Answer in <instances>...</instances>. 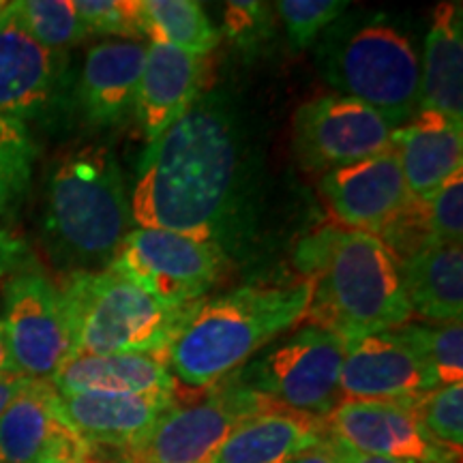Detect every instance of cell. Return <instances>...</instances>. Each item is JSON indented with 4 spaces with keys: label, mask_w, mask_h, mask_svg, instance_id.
<instances>
[{
    "label": "cell",
    "mask_w": 463,
    "mask_h": 463,
    "mask_svg": "<svg viewBox=\"0 0 463 463\" xmlns=\"http://www.w3.org/2000/svg\"><path fill=\"white\" fill-rule=\"evenodd\" d=\"M34 269L33 253L28 245L9 232L0 230V279L14 277L22 270Z\"/></svg>",
    "instance_id": "cell-34"
},
{
    "label": "cell",
    "mask_w": 463,
    "mask_h": 463,
    "mask_svg": "<svg viewBox=\"0 0 463 463\" xmlns=\"http://www.w3.org/2000/svg\"><path fill=\"white\" fill-rule=\"evenodd\" d=\"M326 436L320 416L275 405L242 420L208 463H294Z\"/></svg>",
    "instance_id": "cell-22"
},
{
    "label": "cell",
    "mask_w": 463,
    "mask_h": 463,
    "mask_svg": "<svg viewBox=\"0 0 463 463\" xmlns=\"http://www.w3.org/2000/svg\"><path fill=\"white\" fill-rule=\"evenodd\" d=\"M37 157L26 123L0 114V215L14 217L24 202Z\"/></svg>",
    "instance_id": "cell-26"
},
{
    "label": "cell",
    "mask_w": 463,
    "mask_h": 463,
    "mask_svg": "<svg viewBox=\"0 0 463 463\" xmlns=\"http://www.w3.org/2000/svg\"><path fill=\"white\" fill-rule=\"evenodd\" d=\"M131 225L125 174L109 144H82L52 161L42 234L58 269L67 275L109 269Z\"/></svg>",
    "instance_id": "cell-4"
},
{
    "label": "cell",
    "mask_w": 463,
    "mask_h": 463,
    "mask_svg": "<svg viewBox=\"0 0 463 463\" xmlns=\"http://www.w3.org/2000/svg\"><path fill=\"white\" fill-rule=\"evenodd\" d=\"M11 9L34 42L52 52H67L89 37L73 0H15Z\"/></svg>",
    "instance_id": "cell-28"
},
{
    "label": "cell",
    "mask_w": 463,
    "mask_h": 463,
    "mask_svg": "<svg viewBox=\"0 0 463 463\" xmlns=\"http://www.w3.org/2000/svg\"><path fill=\"white\" fill-rule=\"evenodd\" d=\"M438 389L419 354L395 333L347 341L339 378V403L363 399L408 402Z\"/></svg>",
    "instance_id": "cell-16"
},
{
    "label": "cell",
    "mask_w": 463,
    "mask_h": 463,
    "mask_svg": "<svg viewBox=\"0 0 463 463\" xmlns=\"http://www.w3.org/2000/svg\"><path fill=\"white\" fill-rule=\"evenodd\" d=\"M211 56L148 43L136 97L137 125L150 144L195 106L211 84Z\"/></svg>",
    "instance_id": "cell-17"
},
{
    "label": "cell",
    "mask_w": 463,
    "mask_h": 463,
    "mask_svg": "<svg viewBox=\"0 0 463 463\" xmlns=\"http://www.w3.org/2000/svg\"><path fill=\"white\" fill-rule=\"evenodd\" d=\"M58 395H174L176 380L165 354H73L48 380Z\"/></svg>",
    "instance_id": "cell-20"
},
{
    "label": "cell",
    "mask_w": 463,
    "mask_h": 463,
    "mask_svg": "<svg viewBox=\"0 0 463 463\" xmlns=\"http://www.w3.org/2000/svg\"><path fill=\"white\" fill-rule=\"evenodd\" d=\"M345 347L339 333L307 324L232 375L281 408L324 419L339 405Z\"/></svg>",
    "instance_id": "cell-8"
},
{
    "label": "cell",
    "mask_w": 463,
    "mask_h": 463,
    "mask_svg": "<svg viewBox=\"0 0 463 463\" xmlns=\"http://www.w3.org/2000/svg\"><path fill=\"white\" fill-rule=\"evenodd\" d=\"M31 378H24L20 373H3L0 375V416L5 410L9 408V403L14 402V397L24 389V384Z\"/></svg>",
    "instance_id": "cell-36"
},
{
    "label": "cell",
    "mask_w": 463,
    "mask_h": 463,
    "mask_svg": "<svg viewBox=\"0 0 463 463\" xmlns=\"http://www.w3.org/2000/svg\"><path fill=\"white\" fill-rule=\"evenodd\" d=\"M392 333L419 354L438 389L463 380V322L405 324Z\"/></svg>",
    "instance_id": "cell-27"
},
{
    "label": "cell",
    "mask_w": 463,
    "mask_h": 463,
    "mask_svg": "<svg viewBox=\"0 0 463 463\" xmlns=\"http://www.w3.org/2000/svg\"><path fill=\"white\" fill-rule=\"evenodd\" d=\"M148 43L101 42L86 52L75 103L92 127H116L125 123L136 109L137 86L146 61Z\"/></svg>",
    "instance_id": "cell-18"
},
{
    "label": "cell",
    "mask_w": 463,
    "mask_h": 463,
    "mask_svg": "<svg viewBox=\"0 0 463 463\" xmlns=\"http://www.w3.org/2000/svg\"><path fill=\"white\" fill-rule=\"evenodd\" d=\"M178 392V391H176ZM174 395H58L65 420L92 449L129 450L146 436Z\"/></svg>",
    "instance_id": "cell-21"
},
{
    "label": "cell",
    "mask_w": 463,
    "mask_h": 463,
    "mask_svg": "<svg viewBox=\"0 0 463 463\" xmlns=\"http://www.w3.org/2000/svg\"><path fill=\"white\" fill-rule=\"evenodd\" d=\"M314 286H245L202 298L184 314L167 347V369L178 386L206 391L305 322Z\"/></svg>",
    "instance_id": "cell-3"
},
{
    "label": "cell",
    "mask_w": 463,
    "mask_h": 463,
    "mask_svg": "<svg viewBox=\"0 0 463 463\" xmlns=\"http://www.w3.org/2000/svg\"><path fill=\"white\" fill-rule=\"evenodd\" d=\"M73 463H108V461H103L101 457H97L95 453H92L90 457H86V459H80V461H73Z\"/></svg>",
    "instance_id": "cell-39"
},
{
    "label": "cell",
    "mask_w": 463,
    "mask_h": 463,
    "mask_svg": "<svg viewBox=\"0 0 463 463\" xmlns=\"http://www.w3.org/2000/svg\"><path fill=\"white\" fill-rule=\"evenodd\" d=\"M326 28L316 62L341 97L373 108L402 127L420 106V58L412 42L384 17H345Z\"/></svg>",
    "instance_id": "cell-5"
},
{
    "label": "cell",
    "mask_w": 463,
    "mask_h": 463,
    "mask_svg": "<svg viewBox=\"0 0 463 463\" xmlns=\"http://www.w3.org/2000/svg\"><path fill=\"white\" fill-rule=\"evenodd\" d=\"M136 24L144 43H161L195 56H211L222 33L194 0H133Z\"/></svg>",
    "instance_id": "cell-25"
},
{
    "label": "cell",
    "mask_w": 463,
    "mask_h": 463,
    "mask_svg": "<svg viewBox=\"0 0 463 463\" xmlns=\"http://www.w3.org/2000/svg\"><path fill=\"white\" fill-rule=\"evenodd\" d=\"M3 373H17L14 367V361H11V352L7 345V335H5V326L0 322V375Z\"/></svg>",
    "instance_id": "cell-38"
},
{
    "label": "cell",
    "mask_w": 463,
    "mask_h": 463,
    "mask_svg": "<svg viewBox=\"0 0 463 463\" xmlns=\"http://www.w3.org/2000/svg\"><path fill=\"white\" fill-rule=\"evenodd\" d=\"M395 131L373 108L341 95L305 101L292 118V146L309 172H331L391 148Z\"/></svg>",
    "instance_id": "cell-10"
},
{
    "label": "cell",
    "mask_w": 463,
    "mask_h": 463,
    "mask_svg": "<svg viewBox=\"0 0 463 463\" xmlns=\"http://www.w3.org/2000/svg\"><path fill=\"white\" fill-rule=\"evenodd\" d=\"M223 34L239 48H256L273 34V11L256 0H232L225 5Z\"/></svg>",
    "instance_id": "cell-33"
},
{
    "label": "cell",
    "mask_w": 463,
    "mask_h": 463,
    "mask_svg": "<svg viewBox=\"0 0 463 463\" xmlns=\"http://www.w3.org/2000/svg\"><path fill=\"white\" fill-rule=\"evenodd\" d=\"M391 148L402 165L410 195L425 202L463 172V123L431 109H419L414 118L392 131Z\"/></svg>",
    "instance_id": "cell-19"
},
{
    "label": "cell",
    "mask_w": 463,
    "mask_h": 463,
    "mask_svg": "<svg viewBox=\"0 0 463 463\" xmlns=\"http://www.w3.org/2000/svg\"><path fill=\"white\" fill-rule=\"evenodd\" d=\"M317 191L337 225L375 236L412 202L392 148L322 174Z\"/></svg>",
    "instance_id": "cell-14"
},
{
    "label": "cell",
    "mask_w": 463,
    "mask_h": 463,
    "mask_svg": "<svg viewBox=\"0 0 463 463\" xmlns=\"http://www.w3.org/2000/svg\"><path fill=\"white\" fill-rule=\"evenodd\" d=\"M324 422L328 436L358 453L412 463H461V453L442 447L425 431L412 399L341 402Z\"/></svg>",
    "instance_id": "cell-12"
},
{
    "label": "cell",
    "mask_w": 463,
    "mask_h": 463,
    "mask_svg": "<svg viewBox=\"0 0 463 463\" xmlns=\"http://www.w3.org/2000/svg\"><path fill=\"white\" fill-rule=\"evenodd\" d=\"M331 439V447H333V453L337 457L339 463H412V461H399V459H389V457H375V455H364V453H358V450L345 447V444H341L339 439H335L328 436Z\"/></svg>",
    "instance_id": "cell-35"
},
{
    "label": "cell",
    "mask_w": 463,
    "mask_h": 463,
    "mask_svg": "<svg viewBox=\"0 0 463 463\" xmlns=\"http://www.w3.org/2000/svg\"><path fill=\"white\" fill-rule=\"evenodd\" d=\"M92 453L65 420L48 380H28L0 416V463H73Z\"/></svg>",
    "instance_id": "cell-15"
},
{
    "label": "cell",
    "mask_w": 463,
    "mask_h": 463,
    "mask_svg": "<svg viewBox=\"0 0 463 463\" xmlns=\"http://www.w3.org/2000/svg\"><path fill=\"white\" fill-rule=\"evenodd\" d=\"M7 5H9V3H5V0H0V14H3V11L7 9Z\"/></svg>",
    "instance_id": "cell-40"
},
{
    "label": "cell",
    "mask_w": 463,
    "mask_h": 463,
    "mask_svg": "<svg viewBox=\"0 0 463 463\" xmlns=\"http://www.w3.org/2000/svg\"><path fill=\"white\" fill-rule=\"evenodd\" d=\"M399 277L412 316L431 324L461 322L463 249L436 245L399 260Z\"/></svg>",
    "instance_id": "cell-24"
},
{
    "label": "cell",
    "mask_w": 463,
    "mask_h": 463,
    "mask_svg": "<svg viewBox=\"0 0 463 463\" xmlns=\"http://www.w3.org/2000/svg\"><path fill=\"white\" fill-rule=\"evenodd\" d=\"M294 264L314 286L307 324L350 341L412 320L399 260L380 236L328 223L300 241Z\"/></svg>",
    "instance_id": "cell-2"
},
{
    "label": "cell",
    "mask_w": 463,
    "mask_h": 463,
    "mask_svg": "<svg viewBox=\"0 0 463 463\" xmlns=\"http://www.w3.org/2000/svg\"><path fill=\"white\" fill-rule=\"evenodd\" d=\"M61 289L73 354H167L187 307H170L109 266L67 275Z\"/></svg>",
    "instance_id": "cell-6"
},
{
    "label": "cell",
    "mask_w": 463,
    "mask_h": 463,
    "mask_svg": "<svg viewBox=\"0 0 463 463\" xmlns=\"http://www.w3.org/2000/svg\"><path fill=\"white\" fill-rule=\"evenodd\" d=\"M422 202V200H420ZM422 215L431 247L461 245L463 239V172L422 202Z\"/></svg>",
    "instance_id": "cell-31"
},
{
    "label": "cell",
    "mask_w": 463,
    "mask_h": 463,
    "mask_svg": "<svg viewBox=\"0 0 463 463\" xmlns=\"http://www.w3.org/2000/svg\"><path fill=\"white\" fill-rule=\"evenodd\" d=\"M245 133L223 92H204L144 150L129 194L137 228L213 242L228 253L245 204Z\"/></svg>",
    "instance_id": "cell-1"
},
{
    "label": "cell",
    "mask_w": 463,
    "mask_h": 463,
    "mask_svg": "<svg viewBox=\"0 0 463 463\" xmlns=\"http://www.w3.org/2000/svg\"><path fill=\"white\" fill-rule=\"evenodd\" d=\"M294 463H339V461L333 453L331 439L326 436L320 444H316V447H311L309 450H305L303 455L297 457Z\"/></svg>",
    "instance_id": "cell-37"
},
{
    "label": "cell",
    "mask_w": 463,
    "mask_h": 463,
    "mask_svg": "<svg viewBox=\"0 0 463 463\" xmlns=\"http://www.w3.org/2000/svg\"><path fill=\"white\" fill-rule=\"evenodd\" d=\"M425 431L455 453L463 447V382L439 386L425 395L412 399Z\"/></svg>",
    "instance_id": "cell-29"
},
{
    "label": "cell",
    "mask_w": 463,
    "mask_h": 463,
    "mask_svg": "<svg viewBox=\"0 0 463 463\" xmlns=\"http://www.w3.org/2000/svg\"><path fill=\"white\" fill-rule=\"evenodd\" d=\"M292 50H307L345 15L347 0H279L275 5Z\"/></svg>",
    "instance_id": "cell-30"
},
{
    "label": "cell",
    "mask_w": 463,
    "mask_h": 463,
    "mask_svg": "<svg viewBox=\"0 0 463 463\" xmlns=\"http://www.w3.org/2000/svg\"><path fill=\"white\" fill-rule=\"evenodd\" d=\"M114 269L170 307H187L228 275L230 258L213 242L167 230L133 228L120 245Z\"/></svg>",
    "instance_id": "cell-9"
},
{
    "label": "cell",
    "mask_w": 463,
    "mask_h": 463,
    "mask_svg": "<svg viewBox=\"0 0 463 463\" xmlns=\"http://www.w3.org/2000/svg\"><path fill=\"white\" fill-rule=\"evenodd\" d=\"M189 395L187 402L176 392L146 436L125 450V463H208L242 420L277 405L234 375Z\"/></svg>",
    "instance_id": "cell-7"
},
{
    "label": "cell",
    "mask_w": 463,
    "mask_h": 463,
    "mask_svg": "<svg viewBox=\"0 0 463 463\" xmlns=\"http://www.w3.org/2000/svg\"><path fill=\"white\" fill-rule=\"evenodd\" d=\"M73 7L89 37L108 34L127 42H142L133 0H73Z\"/></svg>",
    "instance_id": "cell-32"
},
{
    "label": "cell",
    "mask_w": 463,
    "mask_h": 463,
    "mask_svg": "<svg viewBox=\"0 0 463 463\" xmlns=\"http://www.w3.org/2000/svg\"><path fill=\"white\" fill-rule=\"evenodd\" d=\"M69 56L39 45L11 9L0 14V114L43 120L65 97Z\"/></svg>",
    "instance_id": "cell-13"
},
{
    "label": "cell",
    "mask_w": 463,
    "mask_h": 463,
    "mask_svg": "<svg viewBox=\"0 0 463 463\" xmlns=\"http://www.w3.org/2000/svg\"><path fill=\"white\" fill-rule=\"evenodd\" d=\"M419 109L463 123V11L461 3H439L433 9L425 54L420 61Z\"/></svg>",
    "instance_id": "cell-23"
},
{
    "label": "cell",
    "mask_w": 463,
    "mask_h": 463,
    "mask_svg": "<svg viewBox=\"0 0 463 463\" xmlns=\"http://www.w3.org/2000/svg\"><path fill=\"white\" fill-rule=\"evenodd\" d=\"M15 372L31 380H50L73 356L61 289L42 270L9 277L3 288V317Z\"/></svg>",
    "instance_id": "cell-11"
}]
</instances>
